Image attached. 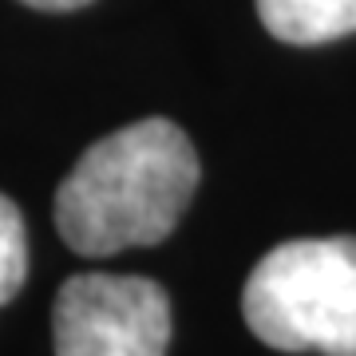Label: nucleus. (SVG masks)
Here are the masks:
<instances>
[{
	"mask_svg": "<svg viewBox=\"0 0 356 356\" xmlns=\"http://www.w3.org/2000/svg\"><path fill=\"white\" fill-rule=\"evenodd\" d=\"M198 191V151L170 119L91 143L56 191V229L76 254L111 257L170 238Z\"/></svg>",
	"mask_w": 356,
	"mask_h": 356,
	"instance_id": "nucleus-1",
	"label": "nucleus"
},
{
	"mask_svg": "<svg viewBox=\"0 0 356 356\" xmlns=\"http://www.w3.org/2000/svg\"><path fill=\"white\" fill-rule=\"evenodd\" d=\"M242 317L277 353L356 356V238L273 245L245 277Z\"/></svg>",
	"mask_w": 356,
	"mask_h": 356,
	"instance_id": "nucleus-2",
	"label": "nucleus"
},
{
	"mask_svg": "<svg viewBox=\"0 0 356 356\" xmlns=\"http://www.w3.org/2000/svg\"><path fill=\"white\" fill-rule=\"evenodd\" d=\"M56 356H166L170 297L131 273H76L51 305Z\"/></svg>",
	"mask_w": 356,
	"mask_h": 356,
	"instance_id": "nucleus-3",
	"label": "nucleus"
},
{
	"mask_svg": "<svg viewBox=\"0 0 356 356\" xmlns=\"http://www.w3.org/2000/svg\"><path fill=\"white\" fill-rule=\"evenodd\" d=\"M257 16L285 44H329L356 32V0H257Z\"/></svg>",
	"mask_w": 356,
	"mask_h": 356,
	"instance_id": "nucleus-4",
	"label": "nucleus"
},
{
	"mask_svg": "<svg viewBox=\"0 0 356 356\" xmlns=\"http://www.w3.org/2000/svg\"><path fill=\"white\" fill-rule=\"evenodd\" d=\"M28 277V229L20 206L0 194V305H8L24 289Z\"/></svg>",
	"mask_w": 356,
	"mask_h": 356,
	"instance_id": "nucleus-5",
	"label": "nucleus"
},
{
	"mask_svg": "<svg viewBox=\"0 0 356 356\" xmlns=\"http://www.w3.org/2000/svg\"><path fill=\"white\" fill-rule=\"evenodd\" d=\"M28 8H40V13H72V8H83L91 0H20Z\"/></svg>",
	"mask_w": 356,
	"mask_h": 356,
	"instance_id": "nucleus-6",
	"label": "nucleus"
}]
</instances>
